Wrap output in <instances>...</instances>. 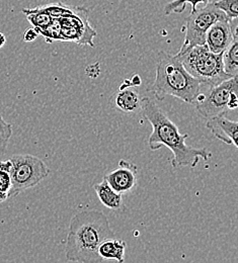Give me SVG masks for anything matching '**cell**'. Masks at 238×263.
Wrapping results in <instances>:
<instances>
[{"label": "cell", "mask_w": 238, "mask_h": 263, "mask_svg": "<svg viewBox=\"0 0 238 263\" xmlns=\"http://www.w3.org/2000/svg\"><path fill=\"white\" fill-rule=\"evenodd\" d=\"M140 109L152 126V133L148 139L149 148L152 151L163 146L169 148L172 153L171 166L195 168L201 159L209 160L211 153L206 148L196 149L188 146L186 140L189 135L181 134L178 127L150 98L141 99Z\"/></svg>", "instance_id": "1"}, {"label": "cell", "mask_w": 238, "mask_h": 263, "mask_svg": "<svg viewBox=\"0 0 238 263\" xmlns=\"http://www.w3.org/2000/svg\"><path fill=\"white\" fill-rule=\"evenodd\" d=\"M111 238H115V234L102 212L81 211L70 220L65 244L66 258L72 262H102L98 249L104 240Z\"/></svg>", "instance_id": "2"}, {"label": "cell", "mask_w": 238, "mask_h": 263, "mask_svg": "<svg viewBox=\"0 0 238 263\" xmlns=\"http://www.w3.org/2000/svg\"><path fill=\"white\" fill-rule=\"evenodd\" d=\"M201 82L193 77L175 56L160 52L157 56L156 75L150 91L156 99L173 97L193 104L201 92Z\"/></svg>", "instance_id": "3"}, {"label": "cell", "mask_w": 238, "mask_h": 263, "mask_svg": "<svg viewBox=\"0 0 238 263\" xmlns=\"http://www.w3.org/2000/svg\"><path fill=\"white\" fill-rule=\"evenodd\" d=\"M175 57L202 85L215 86L231 78L224 71L223 53L214 54L208 50L206 45L179 51Z\"/></svg>", "instance_id": "4"}, {"label": "cell", "mask_w": 238, "mask_h": 263, "mask_svg": "<svg viewBox=\"0 0 238 263\" xmlns=\"http://www.w3.org/2000/svg\"><path fill=\"white\" fill-rule=\"evenodd\" d=\"M237 77H231L206 92H200L194 101L197 111L204 119L226 115L238 106Z\"/></svg>", "instance_id": "5"}, {"label": "cell", "mask_w": 238, "mask_h": 263, "mask_svg": "<svg viewBox=\"0 0 238 263\" xmlns=\"http://www.w3.org/2000/svg\"><path fill=\"white\" fill-rule=\"evenodd\" d=\"M10 180L11 186L8 192V198L19 196L21 193L38 185L45 179L50 169L39 157L30 154L12 155Z\"/></svg>", "instance_id": "6"}, {"label": "cell", "mask_w": 238, "mask_h": 263, "mask_svg": "<svg viewBox=\"0 0 238 263\" xmlns=\"http://www.w3.org/2000/svg\"><path fill=\"white\" fill-rule=\"evenodd\" d=\"M224 17L226 15L215 6L214 1H210L202 8L197 7L187 17L185 42L179 51L205 45L208 30L213 24Z\"/></svg>", "instance_id": "7"}, {"label": "cell", "mask_w": 238, "mask_h": 263, "mask_svg": "<svg viewBox=\"0 0 238 263\" xmlns=\"http://www.w3.org/2000/svg\"><path fill=\"white\" fill-rule=\"evenodd\" d=\"M59 21L62 42H73L80 46L95 47L93 40L97 33L88 24V11L85 8L79 7L76 13L61 17Z\"/></svg>", "instance_id": "8"}, {"label": "cell", "mask_w": 238, "mask_h": 263, "mask_svg": "<svg viewBox=\"0 0 238 263\" xmlns=\"http://www.w3.org/2000/svg\"><path fill=\"white\" fill-rule=\"evenodd\" d=\"M238 33L237 18L224 17L211 26L206 33L205 45L214 54L223 53Z\"/></svg>", "instance_id": "9"}, {"label": "cell", "mask_w": 238, "mask_h": 263, "mask_svg": "<svg viewBox=\"0 0 238 263\" xmlns=\"http://www.w3.org/2000/svg\"><path fill=\"white\" fill-rule=\"evenodd\" d=\"M138 168L132 162L122 159L118 168L104 175L103 179L108 185L119 194L129 193L136 185Z\"/></svg>", "instance_id": "10"}, {"label": "cell", "mask_w": 238, "mask_h": 263, "mask_svg": "<svg viewBox=\"0 0 238 263\" xmlns=\"http://www.w3.org/2000/svg\"><path fill=\"white\" fill-rule=\"evenodd\" d=\"M206 127L217 139L227 145H233L237 149V122L228 120L225 115H221L208 119Z\"/></svg>", "instance_id": "11"}, {"label": "cell", "mask_w": 238, "mask_h": 263, "mask_svg": "<svg viewBox=\"0 0 238 263\" xmlns=\"http://www.w3.org/2000/svg\"><path fill=\"white\" fill-rule=\"evenodd\" d=\"M126 250V242L116 238L106 239L99 246V255L104 260H115L124 262Z\"/></svg>", "instance_id": "12"}, {"label": "cell", "mask_w": 238, "mask_h": 263, "mask_svg": "<svg viewBox=\"0 0 238 263\" xmlns=\"http://www.w3.org/2000/svg\"><path fill=\"white\" fill-rule=\"evenodd\" d=\"M94 189L102 204L109 210H119L123 204V195L114 191L103 179L94 185Z\"/></svg>", "instance_id": "13"}, {"label": "cell", "mask_w": 238, "mask_h": 263, "mask_svg": "<svg viewBox=\"0 0 238 263\" xmlns=\"http://www.w3.org/2000/svg\"><path fill=\"white\" fill-rule=\"evenodd\" d=\"M115 103L123 112H137L140 110L141 99L134 88L128 87L120 90Z\"/></svg>", "instance_id": "14"}, {"label": "cell", "mask_w": 238, "mask_h": 263, "mask_svg": "<svg viewBox=\"0 0 238 263\" xmlns=\"http://www.w3.org/2000/svg\"><path fill=\"white\" fill-rule=\"evenodd\" d=\"M224 71L230 77H237L238 74V33L234 34L232 42L223 52Z\"/></svg>", "instance_id": "15"}, {"label": "cell", "mask_w": 238, "mask_h": 263, "mask_svg": "<svg viewBox=\"0 0 238 263\" xmlns=\"http://www.w3.org/2000/svg\"><path fill=\"white\" fill-rule=\"evenodd\" d=\"M36 9L46 12L49 14L52 18H61L72 15L77 12L79 7L75 6H69L63 3H50L48 5H43V6H38L35 7Z\"/></svg>", "instance_id": "16"}, {"label": "cell", "mask_w": 238, "mask_h": 263, "mask_svg": "<svg viewBox=\"0 0 238 263\" xmlns=\"http://www.w3.org/2000/svg\"><path fill=\"white\" fill-rule=\"evenodd\" d=\"M23 13L27 16V20L35 31L45 29L53 20L49 14L36 8H25L23 9Z\"/></svg>", "instance_id": "17"}, {"label": "cell", "mask_w": 238, "mask_h": 263, "mask_svg": "<svg viewBox=\"0 0 238 263\" xmlns=\"http://www.w3.org/2000/svg\"><path fill=\"white\" fill-rule=\"evenodd\" d=\"M210 1L214 0H172L168 2L164 6L166 15H170L172 13H181L185 11L187 6L190 4L192 6V11L195 10L199 4H208Z\"/></svg>", "instance_id": "18"}, {"label": "cell", "mask_w": 238, "mask_h": 263, "mask_svg": "<svg viewBox=\"0 0 238 263\" xmlns=\"http://www.w3.org/2000/svg\"><path fill=\"white\" fill-rule=\"evenodd\" d=\"M39 34L43 35L45 37L47 43H52L55 41H61L62 42V35H61V24L59 18H53L51 23L43 30L36 31Z\"/></svg>", "instance_id": "19"}, {"label": "cell", "mask_w": 238, "mask_h": 263, "mask_svg": "<svg viewBox=\"0 0 238 263\" xmlns=\"http://www.w3.org/2000/svg\"><path fill=\"white\" fill-rule=\"evenodd\" d=\"M215 6L224 12L228 20L237 18L238 0H214Z\"/></svg>", "instance_id": "20"}, {"label": "cell", "mask_w": 238, "mask_h": 263, "mask_svg": "<svg viewBox=\"0 0 238 263\" xmlns=\"http://www.w3.org/2000/svg\"><path fill=\"white\" fill-rule=\"evenodd\" d=\"M12 136V126L4 121L0 115V156L3 155Z\"/></svg>", "instance_id": "21"}, {"label": "cell", "mask_w": 238, "mask_h": 263, "mask_svg": "<svg viewBox=\"0 0 238 263\" xmlns=\"http://www.w3.org/2000/svg\"><path fill=\"white\" fill-rule=\"evenodd\" d=\"M11 186V180H10V173L0 169V191L2 193L7 194L8 196V192L10 190Z\"/></svg>", "instance_id": "22"}, {"label": "cell", "mask_w": 238, "mask_h": 263, "mask_svg": "<svg viewBox=\"0 0 238 263\" xmlns=\"http://www.w3.org/2000/svg\"><path fill=\"white\" fill-rule=\"evenodd\" d=\"M38 35H39V33L34 30V28L29 29L24 33V41L28 42V43L34 42V40L38 37Z\"/></svg>", "instance_id": "23"}, {"label": "cell", "mask_w": 238, "mask_h": 263, "mask_svg": "<svg viewBox=\"0 0 238 263\" xmlns=\"http://www.w3.org/2000/svg\"><path fill=\"white\" fill-rule=\"evenodd\" d=\"M130 80H131V83H132L133 86H139V85H141V83H142L141 77H140L138 74L134 75Z\"/></svg>", "instance_id": "24"}, {"label": "cell", "mask_w": 238, "mask_h": 263, "mask_svg": "<svg viewBox=\"0 0 238 263\" xmlns=\"http://www.w3.org/2000/svg\"><path fill=\"white\" fill-rule=\"evenodd\" d=\"M128 87H133V85H132L130 79H125V81H124V82L121 84V86H120V90L125 89V88H128Z\"/></svg>", "instance_id": "25"}, {"label": "cell", "mask_w": 238, "mask_h": 263, "mask_svg": "<svg viewBox=\"0 0 238 263\" xmlns=\"http://www.w3.org/2000/svg\"><path fill=\"white\" fill-rule=\"evenodd\" d=\"M6 43V37L4 35V33H0V48H2Z\"/></svg>", "instance_id": "26"}, {"label": "cell", "mask_w": 238, "mask_h": 263, "mask_svg": "<svg viewBox=\"0 0 238 263\" xmlns=\"http://www.w3.org/2000/svg\"><path fill=\"white\" fill-rule=\"evenodd\" d=\"M6 199H8V196H7V194H5V193H2V192L0 191V202H3V201H5Z\"/></svg>", "instance_id": "27"}]
</instances>
